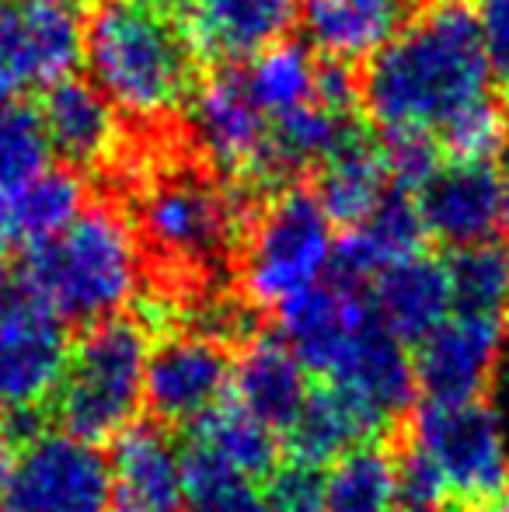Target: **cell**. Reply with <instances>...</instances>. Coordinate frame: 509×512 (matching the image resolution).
I'll list each match as a JSON object with an SVG mask.
<instances>
[{
	"instance_id": "6da1fadb",
	"label": "cell",
	"mask_w": 509,
	"mask_h": 512,
	"mask_svg": "<svg viewBox=\"0 0 509 512\" xmlns=\"http://www.w3.org/2000/svg\"><path fill=\"white\" fill-rule=\"evenodd\" d=\"M360 102L384 136L440 140L450 126L492 102V70L475 7L426 0L387 46L370 56Z\"/></svg>"
},
{
	"instance_id": "7a4b0ae2",
	"label": "cell",
	"mask_w": 509,
	"mask_h": 512,
	"mask_svg": "<svg viewBox=\"0 0 509 512\" xmlns=\"http://www.w3.org/2000/svg\"><path fill=\"white\" fill-rule=\"evenodd\" d=\"M84 56L98 91L119 115L164 122L199 91L203 56L185 25L133 0H98L88 14Z\"/></svg>"
},
{
	"instance_id": "3957f363",
	"label": "cell",
	"mask_w": 509,
	"mask_h": 512,
	"mask_svg": "<svg viewBox=\"0 0 509 512\" xmlns=\"http://www.w3.org/2000/svg\"><path fill=\"white\" fill-rule=\"evenodd\" d=\"M21 276L63 324L119 317L140 290V244L129 220L105 203L84 206L60 234L25 251Z\"/></svg>"
},
{
	"instance_id": "277c9868",
	"label": "cell",
	"mask_w": 509,
	"mask_h": 512,
	"mask_svg": "<svg viewBox=\"0 0 509 512\" xmlns=\"http://www.w3.org/2000/svg\"><path fill=\"white\" fill-rule=\"evenodd\" d=\"M245 206L248 199L234 185L220 189L210 164L157 161L136 182L133 223L147 251L171 269L210 276L248 237Z\"/></svg>"
},
{
	"instance_id": "5b68a950",
	"label": "cell",
	"mask_w": 509,
	"mask_h": 512,
	"mask_svg": "<svg viewBox=\"0 0 509 512\" xmlns=\"http://www.w3.org/2000/svg\"><path fill=\"white\" fill-rule=\"evenodd\" d=\"M150 342L140 321L112 317L91 324L70 349L56 387V415L63 432L88 443L119 439L143 405Z\"/></svg>"
},
{
	"instance_id": "8992f818",
	"label": "cell",
	"mask_w": 509,
	"mask_h": 512,
	"mask_svg": "<svg viewBox=\"0 0 509 512\" xmlns=\"http://www.w3.org/2000/svg\"><path fill=\"white\" fill-rule=\"evenodd\" d=\"M245 241V290L262 307H286L325 283L332 269V220L318 196L300 185L269 199Z\"/></svg>"
},
{
	"instance_id": "52a82bcc",
	"label": "cell",
	"mask_w": 509,
	"mask_h": 512,
	"mask_svg": "<svg viewBox=\"0 0 509 512\" xmlns=\"http://www.w3.org/2000/svg\"><path fill=\"white\" fill-rule=\"evenodd\" d=\"M412 450L422 453L457 502L492 506L509 492V432L482 401H426L412 418Z\"/></svg>"
},
{
	"instance_id": "ba28073f",
	"label": "cell",
	"mask_w": 509,
	"mask_h": 512,
	"mask_svg": "<svg viewBox=\"0 0 509 512\" xmlns=\"http://www.w3.org/2000/svg\"><path fill=\"white\" fill-rule=\"evenodd\" d=\"M0 512H112L109 460L63 429L39 432L0 471Z\"/></svg>"
},
{
	"instance_id": "9c48e42d",
	"label": "cell",
	"mask_w": 509,
	"mask_h": 512,
	"mask_svg": "<svg viewBox=\"0 0 509 512\" xmlns=\"http://www.w3.org/2000/svg\"><path fill=\"white\" fill-rule=\"evenodd\" d=\"M67 324L0 258V411H32L67 370Z\"/></svg>"
},
{
	"instance_id": "30bf717a",
	"label": "cell",
	"mask_w": 509,
	"mask_h": 512,
	"mask_svg": "<svg viewBox=\"0 0 509 512\" xmlns=\"http://www.w3.org/2000/svg\"><path fill=\"white\" fill-rule=\"evenodd\" d=\"M88 14V0H0V102L28 98L74 74Z\"/></svg>"
},
{
	"instance_id": "8fae6325",
	"label": "cell",
	"mask_w": 509,
	"mask_h": 512,
	"mask_svg": "<svg viewBox=\"0 0 509 512\" xmlns=\"http://www.w3.org/2000/svg\"><path fill=\"white\" fill-rule=\"evenodd\" d=\"M185 112H189L192 143L203 150L210 168L224 171L234 189L252 203L269 140V115L252 102L241 67H227L199 84Z\"/></svg>"
},
{
	"instance_id": "7c38bea8",
	"label": "cell",
	"mask_w": 509,
	"mask_h": 512,
	"mask_svg": "<svg viewBox=\"0 0 509 512\" xmlns=\"http://www.w3.org/2000/svg\"><path fill=\"white\" fill-rule=\"evenodd\" d=\"M231 377L224 342L199 331H175L150 349L143 401L161 422H199L224 405Z\"/></svg>"
},
{
	"instance_id": "4fadbf2b",
	"label": "cell",
	"mask_w": 509,
	"mask_h": 512,
	"mask_svg": "<svg viewBox=\"0 0 509 512\" xmlns=\"http://www.w3.org/2000/svg\"><path fill=\"white\" fill-rule=\"evenodd\" d=\"M506 342V321L457 310L419 342L412 359L415 384L426 391V401H478V394L492 384Z\"/></svg>"
},
{
	"instance_id": "5bb4252c",
	"label": "cell",
	"mask_w": 509,
	"mask_h": 512,
	"mask_svg": "<svg viewBox=\"0 0 509 512\" xmlns=\"http://www.w3.org/2000/svg\"><path fill=\"white\" fill-rule=\"evenodd\" d=\"M321 380L325 387H335L349 401H356L381 429L412 405V394L419 387L408 342H401L387 328L377 310L353 331Z\"/></svg>"
},
{
	"instance_id": "9a60e30c",
	"label": "cell",
	"mask_w": 509,
	"mask_h": 512,
	"mask_svg": "<svg viewBox=\"0 0 509 512\" xmlns=\"http://www.w3.org/2000/svg\"><path fill=\"white\" fill-rule=\"evenodd\" d=\"M422 227L447 248L489 241L503 223V178L492 161H443L415 192Z\"/></svg>"
},
{
	"instance_id": "2e32d148",
	"label": "cell",
	"mask_w": 509,
	"mask_h": 512,
	"mask_svg": "<svg viewBox=\"0 0 509 512\" xmlns=\"http://www.w3.org/2000/svg\"><path fill=\"white\" fill-rule=\"evenodd\" d=\"M42 119H46L49 140L63 164L74 171H102L123 164L126 133L119 108L98 91L95 81L84 77H63L42 95Z\"/></svg>"
},
{
	"instance_id": "e0dca14e",
	"label": "cell",
	"mask_w": 509,
	"mask_h": 512,
	"mask_svg": "<svg viewBox=\"0 0 509 512\" xmlns=\"http://www.w3.org/2000/svg\"><path fill=\"white\" fill-rule=\"evenodd\" d=\"M109 474L112 512H185V453L157 425H129Z\"/></svg>"
},
{
	"instance_id": "ac0fdd59",
	"label": "cell",
	"mask_w": 509,
	"mask_h": 512,
	"mask_svg": "<svg viewBox=\"0 0 509 512\" xmlns=\"http://www.w3.org/2000/svg\"><path fill=\"white\" fill-rule=\"evenodd\" d=\"M422 241H426V227H422L415 196L401 189H387V196L370 209L367 220L349 227L335 241L328 279L370 290V283L387 265L419 255Z\"/></svg>"
},
{
	"instance_id": "d6986e66",
	"label": "cell",
	"mask_w": 509,
	"mask_h": 512,
	"mask_svg": "<svg viewBox=\"0 0 509 512\" xmlns=\"http://www.w3.org/2000/svg\"><path fill=\"white\" fill-rule=\"evenodd\" d=\"M300 0H196L189 32L203 60L238 63L286 39Z\"/></svg>"
},
{
	"instance_id": "ffe728a7",
	"label": "cell",
	"mask_w": 509,
	"mask_h": 512,
	"mask_svg": "<svg viewBox=\"0 0 509 512\" xmlns=\"http://www.w3.org/2000/svg\"><path fill=\"white\" fill-rule=\"evenodd\" d=\"M370 300H374L381 321L401 342L419 345L429 331L447 321L450 307H454L447 262L426 255V251L401 258L370 283Z\"/></svg>"
},
{
	"instance_id": "44dd1931",
	"label": "cell",
	"mask_w": 509,
	"mask_h": 512,
	"mask_svg": "<svg viewBox=\"0 0 509 512\" xmlns=\"http://www.w3.org/2000/svg\"><path fill=\"white\" fill-rule=\"evenodd\" d=\"M391 189V171H387V150L377 136L363 126L349 129V136L325 157L314 171V196L332 223L356 227L370 216Z\"/></svg>"
},
{
	"instance_id": "7402d4cb",
	"label": "cell",
	"mask_w": 509,
	"mask_h": 512,
	"mask_svg": "<svg viewBox=\"0 0 509 512\" xmlns=\"http://www.w3.org/2000/svg\"><path fill=\"white\" fill-rule=\"evenodd\" d=\"M231 384L238 391V405L283 436L311 398L304 363L283 338H252L234 363Z\"/></svg>"
},
{
	"instance_id": "603a6c76",
	"label": "cell",
	"mask_w": 509,
	"mask_h": 512,
	"mask_svg": "<svg viewBox=\"0 0 509 512\" xmlns=\"http://www.w3.org/2000/svg\"><path fill=\"white\" fill-rule=\"evenodd\" d=\"M300 14L318 53L353 67L408 25L412 0H304Z\"/></svg>"
},
{
	"instance_id": "cb8c5ba5",
	"label": "cell",
	"mask_w": 509,
	"mask_h": 512,
	"mask_svg": "<svg viewBox=\"0 0 509 512\" xmlns=\"http://www.w3.org/2000/svg\"><path fill=\"white\" fill-rule=\"evenodd\" d=\"M84 182L74 171H46L32 185L0 192V258L60 234L84 209Z\"/></svg>"
},
{
	"instance_id": "d4e9b609",
	"label": "cell",
	"mask_w": 509,
	"mask_h": 512,
	"mask_svg": "<svg viewBox=\"0 0 509 512\" xmlns=\"http://www.w3.org/2000/svg\"><path fill=\"white\" fill-rule=\"evenodd\" d=\"M374 432H381V425L356 401H349L335 387H321V391H311L286 439H290L293 460H307V464L321 467L325 460H339L353 446L367 443Z\"/></svg>"
},
{
	"instance_id": "484cf974",
	"label": "cell",
	"mask_w": 509,
	"mask_h": 512,
	"mask_svg": "<svg viewBox=\"0 0 509 512\" xmlns=\"http://www.w3.org/2000/svg\"><path fill=\"white\" fill-rule=\"evenodd\" d=\"M318 63L321 56L311 53L304 42L283 39L252 56V63L241 67V74H245L252 102L269 119H276L318 98Z\"/></svg>"
},
{
	"instance_id": "4316f807",
	"label": "cell",
	"mask_w": 509,
	"mask_h": 512,
	"mask_svg": "<svg viewBox=\"0 0 509 512\" xmlns=\"http://www.w3.org/2000/svg\"><path fill=\"white\" fill-rule=\"evenodd\" d=\"M325 512H398V457L377 443L342 453L325 474Z\"/></svg>"
},
{
	"instance_id": "83f0119b",
	"label": "cell",
	"mask_w": 509,
	"mask_h": 512,
	"mask_svg": "<svg viewBox=\"0 0 509 512\" xmlns=\"http://www.w3.org/2000/svg\"><path fill=\"white\" fill-rule=\"evenodd\" d=\"M196 446L210 453V457H217L220 464L248 474V478H262V474L276 471V432L265 422H258L252 411L241 408L238 401L213 408L210 415L199 418Z\"/></svg>"
},
{
	"instance_id": "f1b7e54d",
	"label": "cell",
	"mask_w": 509,
	"mask_h": 512,
	"mask_svg": "<svg viewBox=\"0 0 509 512\" xmlns=\"http://www.w3.org/2000/svg\"><path fill=\"white\" fill-rule=\"evenodd\" d=\"M450 293L461 314L509 317V244L478 241L468 248H454L447 258Z\"/></svg>"
},
{
	"instance_id": "f546056e",
	"label": "cell",
	"mask_w": 509,
	"mask_h": 512,
	"mask_svg": "<svg viewBox=\"0 0 509 512\" xmlns=\"http://www.w3.org/2000/svg\"><path fill=\"white\" fill-rule=\"evenodd\" d=\"M56 150L42 108L32 98L0 102V192L21 189L53 171Z\"/></svg>"
},
{
	"instance_id": "4dcf8cb0",
	"label": "cell",
	"mask_w": 509,
	"mask_h": 512,
	"mask_svg": "<svg viewBox=\"0 0 509 512\" xmlns=\"http://www.w3.org/2000/svg\"><path fill=\"white\" fill-rule=\"evenodd\" d=\"M185 512H269V502L255 478L192 446L185 453Z\"/></svg>"
},
{
	"instance_id": "1f68e13d",
	"label": "cell",
	"mask_w": 509,
	"mask_h": 512,
	"mask_svg": "<svg viewBox=\"0 0 509 512\" xmlns=\"http://www.w3.org/2000/svg\"><path fill=\"white\" fill-rule=\"evenodd\" d=\"M269 512H325V474L318 464L290 460L269 474Z\"/></svg>"
},
{
	"instance_id": "d6a6232c",
	"label": "cell",
	"mask_w": 509,
	"mask_h": 512,
	"mask_svg": "<svg viewBox=\"0 0 509 512\" xmlns=\"http://www.w3.org/2000/svg\"><path fill=\"white\" fill-rule=\"evenodd\" d=\"M450 488L422 453L398 457V512H450Z\"/></svg>"
},
{
	"instance_id": "836d02e7",
	"label": "cell",
	"mask_w": 509,
	"mask_h": 512,
	"mask_svg": "<svg viewBox=\"0 0 509 512\" xmlns=\"http://www.w3.org/2000/svg\"><path fill=\"white\" fill-rule=\"evenodd\" d=\"M475 18L482 28L492 81L509 98V0H475Z\"/></svg>"
},
{
	"instance_id": "e575fe53",
	"label": "cell",
	"mask_w": 509,
	"mask_h": 512,
	"mask_svg": "<svg viewBox=\"0 0 509 512\" xmlns=\"http://www.w3.org/2000/svg\"><path fill=\"white\" fill-rule=\"evenodd\" d=\"M489 391H492V411H496L499 422H503V429L509 432V342H506L503 356H499V363H496Z\"/></svg>"
},
{
	"instance_id": "d590c367",
	"label": "cell",
	"mask_w": 509,
	"mask_h": 512,
	"mask_svg": "<svg viewBox=\"0 0 509 512\" xmlns=\"http://www.w3.org/2000/svg\"><path fill=\"white\" fill-rule=\"evenodd\" d=\"M133 4L147 7V11L161 14V18L178 21V25L192 21V11H196V0H133Z\"/></svg>"
},
{
	"instance_id": "8d00e7d4",
	"label": "cell",
	"mask_w": 509,
	"mask_h": 512,
	"mask_svg": "<svg viewBox=\"0 0 509 512\" xmlns=\"http://www.w3.org/2000/svg\"><path fill=\"white\" fill-rule=\"evenodd\" d=\"M499 178H503V223L509 230V133L503 143V164H499Z\"/></svg>"
},
{
	"instance_id": "74e56055",
	"label": "cell",
	"mask_w": 509,
	"mask_h": 512,
	"mask_svg": "<svg viewBox=\"0 0 509 512\" xmlns=\"http://www.w3.org/2000/svg\"><path fill=\"white\" fill-rule=\"evenodd\" d=\"M7 446H11V425H7L4 411H0V471L7 464Z\"/></svg>"
},
{
	"instance_id": "f35d334b",
	"label": "cell",
	"mask_w": 509,
	"mask_h": 512,
	"mask_svg": "<svg viewBox=\"0 0 509 512\" xmlns=\"http://www.w3.org/2000/svg\"><path fill=\"white\" fill-rule=\"evenodd\" d=\"M489 512H509V492H506V495H499V499L489 506Z\"/></svg>"
}]
</instances>
